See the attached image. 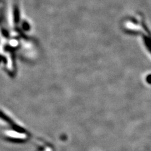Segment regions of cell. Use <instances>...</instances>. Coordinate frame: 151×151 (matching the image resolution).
Instances as JSON below:
<instances>
[{
	"mask_svg": "<svg viewBox=\"0 0 151 151\" xmlns=\"http://www.w3.org/2000/svg\"><path fill=\"white\" fill-rule=\"evenodd\" d=\"M146 80H147V82L149 84H151V74L148 75V76L147 77V79H146Z\"/></svg>",
	"mask_w": 151,
	"mask_h": 151,
	"instance_id": "cell-2",
	"label": "cell"
},
{
	"mask_svg": "<svg viewBox=\"0 0 151 151\" xmlns=\"http://www.w3.org/2000/svg\"><path fill=\"white\" fill-rule=\"evenodd\" d=\"M144 40L145 46L147 47V49L151 53V40L149 39L148 37H144Z\"/></svg>",
	"mask_w": 151,
	"mask_h": 151,
	"instance_id": "cell-1",
	"label": "cell"
}]
</instances>
